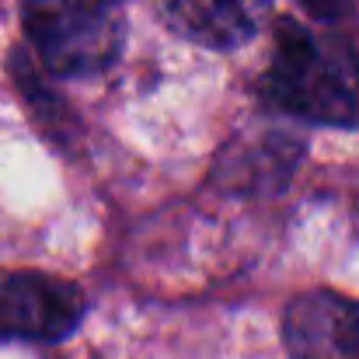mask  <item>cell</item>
<instances>
[{
  "instance_id": "1",
  "label": "cell",
  "mask_w": 359,
  "mask_h": 359,
  "mask_svg": "<svg viewBox=\"0 0 359 359\" xmlns=\"http://www.w3.org/2000/svg\"><path fill=\"white\" fill-rule=\"evenodd\" d=\"M265 95L290 116L359 129V56L342 39L318 35L293 18L279 21Z\"/></svg>"
},
{
  "instance_id": "2",
  "label": "cell",
  "mask_w": 359,
  "mask_h": 359,
  "mask_svg": "<svg viewBox=\"0 0 359 359\" xmlns=\"http://www.w3.org/2000/svg\"><path fill=\"white\" fill-rule=\"evenodd\" d=\"M25 32L60 81L105 74L126 42L122 0H25Z\"/></svg>"
},
{
  "instance_id": "3",
  "label": "cell",
  "mask_w": 359,
  "mask_h": 359,
  "mask_svg": "<svg viewBox=\"0 0 359 359\" xmlns=\"http://www.w3.org/2000/svg\"><path fill=\"white\" fill-rule=\"evenodd\" d=\"M84 318L77 283L49 272H7L0 279V339L63 342Z\"/></svg>"
},
{
  "instance_id": "4",
  "label": "cell",
  "mask_w": 359,
  "mask_h": 359,
  "mask_svg": "<svg viewBox=\"0 0 359 359\" xmlns=\"http://www.w3.org/2000/svg\"><path fill=\"white\" fill-rule=\"evenodd\" d=\"M283 339L293 359H359V300L311 290L286 307Z\"/></svg>"
},
{
  "instance_id": "5",
  "label": "cell",
  "mask_w": 359,
  "mask_h": 359,
  "mask_svg": "<svg viewBox=\"0 0 359 359\" xmlns=\"http://www.w3.org/2000/svg\"><path fill=\"white\" fill-rule=\"evenodd\" d=\"M272 0H154L161 21L206 49H238L251 42Z\"/></svg>"
},
{
  "instance_id": "6",
  "label": "cell",
  "mask_w": 359,
  "mask_h": 359,
  "mask_svg": "<svg viewBox=\"0 0 359 359\" xmlns=\"http://www.w3.org/2000/svg\"><path fill=\"white\" fill-rule=\"evenodd\" d=\"M307 14H314L318 21H342L353 11V0H300Z\"/></svg>"
}]
</instances>
